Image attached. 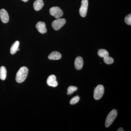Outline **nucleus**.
<instances>
[{
    "mask_svg": "<svg viewBox=\"0 0 131 131\" xmlns=\"http://www.w3.org/2000/svg\"><path fill=\"white\" fill-rule=\"evenodd\" d=\"M47 84L50 86L56 87L58 86L56 77L54 75H51L49 77L47 80Z\"/></svg>",
    "mask_w": 131,
    "mask_h": 131,
    "instance_id": "obj_7",
    "label": "nucleus"
},
{
    "mask_svg": "<svg viewBox=\"0 0 131 131\" xmlns=\"http://www.w3.org/2000/svg\"><path fill=\"white\" fill-rule=\"evenodd\" d=\"M61 57H62L61 54L57 51L52 52L48 56V58L50 60H59Z\"/></svg>",
    "mask_w": 131,
    "mask_h": 131,
    "instance_id": "obj_12",
    "label": "nucleus"
},
{
    "mask_svg": "<svg viewBox=\"0 0 131 131\" xmlns=\"http://www.w3.org/2000/svg\"><path fill=\"white\" fill-rule=\"evenodd\" d=\"M103 61L106 63L107 64H111L114 62V59L112 58L107 56L103 58Z\"/></svg>",
    "mask_w": 131,
    "mask_h": 131,
    "instance_id": "obj_16",
    "label": "nucleus"
},
{
    "mask_svg": "<svg viewBox=\"0 0 131 131\" xmlns=\"http://www.w3.org/2000/svg\"><path fill=\"white\" fill-rule=\"evenodd\" d=\"M50 13L56 18H59L63 15V12L58 7H53L50 9Z\"/></svg>",
    "mask_w": 131,
    "mask_h": 131,
    "instance_id": "obj_5",
    "label": "nucleus"
},
{
    "mask_svg": "<svg viewBox=\"0 0 131 131\" xmlns=\"http://www.w3.org/2000/svg\"><path fill=\"white\" fill-rule=\"evenodd\" d=\"M117 131H124V130L122 127H120L117 130Z\"/></svg>",
    "mask_w": 131,
    "mask_h": 131,
    "instance_id": "obj_20",
    "label": "nucleus"
},
{
    "mask_svg": "<svg viewBox=\"0 0 131 131\" xmlns=\"http://www.w3.org/2000/svg\"><path fill=\"white\" fill-rule=\"evenodd\" d=\"M43 0H36L33 4L34 8L35 11H38L40 10L44 6Z\"/></svg>",
    "mask_w": 131,
    "mask_h": 131,
    "instance_id": "obj_11",
    "label": "nucleus"
},
{
    "mask_svg": "<svg viewBox=\"0 0 131 131\" xmlns=\"http://www.w3.org/2000/svg\"><path fill=\"white\" fill-rule=\"evenodd\" d=\"M0 18L3 23L6 24L9 21V15L7 12L4 9L0 10Z\"/></svg>",
    "mask_w": 131,
    "mask_h": 131,
    "instance_id": "obj_8",
    "label": "nucleus"
},
{
    "mask_svg": "<svg viewBox=\"0 0 131 131\" xmlns=\"http://www.w3.org/2000/svg\"><path fill=\"white\" fill-rule=\"evenodd\" d=\"M117 115V112L115 109H113L109 113L106 120L105 125L106 127H108L112 125L116 118Z\"/></svg>",
    "mask_w": 131,
    "mask_h": 131,
    "instance_id": "obj_2",
    "label": "nucleus"
},
{
    "mask_svg": "<svg viewBox=\"0 0 131 131\" xmlns=\"http://www.w3.org/2000/svg\"><path fill=\"white\" fill-rule=\"evenodd\" d=\"M28 73V68L22 67L19 69L16 73V81L18 83H21L25 80Z\"/></svg>",
    "mask_w": 131,
    "mask_h": 131,
    "instance_id": "obj_1",
    "label": "nucleus"
},
{
    "mask_svg": "<svg viewBox=\"0 0 131 131\" xmlns=\"http://www.w3.org/2000/svg\"><path fill=\"white\" fill-rule=\"evenodd\" d=\"M88 7V1L82 0L81 5L80 9V14L82 17H85L86 16L87 11Z\"/></svg>",
    "mask_w": 131,
    "mask_h": 131,
    "instance_id": "obj_6",
    "label": "nucleus"
},
{
    "mask_svg": "<svg viewBox=\"0 0 131 131\" xmlns=\"http://www.w3.org/2000/svg\"><path fill=\"white\" fill-rule=\"evenodd\" d=\"M78 90L77 87L74 86H70L68 88L67 94L68 95H70L73 94L74 91H77Z\"/></svg>",
    "mask_w": 131,
    "mask_h": 131,
    "instance_id": "obj_17",
    "label": "nucleus"
},
{
    "mask_svg": "<svg viewBox=\"0 0 131 131\" xmlns=\"http://www.w3.org/2000/svg\"><path fill=\"white\" fill-rule=\"evenodd\" d=\"M74 64L75 68L78 70L81 69L83 65V61L81 57H78L75 59Z\"/></svg>",
    "mask_w": 131,
    "mask_h": 131,
    "instance_id": "obj_10",
    "label": "nucleus"
},
{
    "mask_svg": "<svg viewBox=\"0 0 131 131\" xmlns=\"http://www.w3.org/2000/svg\"><path fill=\"white\" fill-rule=\"evenodd\" d=\"M104 92V88L103 85H98L94 90V98L96 100H100L103 96Z\"/></svg>",
    "mask_w": 131,
    "mask_h": 131,
    "instance_id": "obj_3",
    "label": "nucleus"
},
{
    "mask_svg": "<svg viewBox=\"0 0 131 131\" xmlns=\"http://www.w3.org/2000/svg\"><path fill=\"white\" fill-rule=\"evenodd\" d=\"M6 76V69L4 66H2L0 68V79L2 80H5Z\"/></svg>",
    "mask_w": 131,
    "mask_h": 131,
    "instance_id": "obj_14",
    "label": "nucleus"
},
{
    "mask_svg": "<svg viewBox=\"0 0 131 131\" xmlns=\"http://www.w3.org/2000/svg\"><path fill=\"white\" fill-rule=\"evenodd\" d=\"M80 98L79 96H77L73 97L71 100L70 103L71 105H74L78 102L80 100Z\"/></svg>",
    "mask_w": 131,
    "mask_h": 131,
    "instance_id": "obj_18",
    "label": "nucleus"
},
{
    "mask_svg": "<svg viewBox=\"0 0 131 131\" xmlns=\"http://www.w3.org/2000/svg\"><path fill=\"white\" fill-rule=\"evenodd\" d=\"M66 23L64 18H57L52 23V26L55 30H58L62 28Z\"/></svg>",
    "mask_w": 131,
    "mask_h": 131,
    "instance_id": "obj_4",
    "label": "nucleus"
},
{
    "mask_svg": "<svg viewBox=\"0 0 131 131\" xmlns=\"http://www.w3.org/2000/svg\"><path fill=\"white\" fill-rule=\"evenodd\" d=\"M98 56L102 58H104L107 56H109V53L105 49H100L98 51Z\"/></svg>",
    "mask_w": 131,
    "mask_h": 131,
    "instance_id": "obj_15",
    "label": "nucleus"
},
{
    "mask_svg": "<svg viewBox=\"0 0 131 131\" xmlns=\"http://www.w3.org/2000/svg\"><path fill=\"white\" fill-rule=\"evenodd\" d=\"M36 27L38 31L42 34H44L47 32V29L45 22L39 21L36 25Z\"/></svg>",
    "mask_w": 131,
    "mask_h": 131,
    "instance_id": "obj_9",
    "label": "nucleus"
},
{
    "mask_svg": "<svg viewBox=\"0 0 131 131\" xmlns=\"http://www.w3.org/2000/svg\"><path fill=\"white\" fill-rule=\"evenodd\" d=\"M125 22L127 25H131V14H130L127 15L125 18Z\"/></svg>",
    "mask_w": 131,
    "mask_h": 131,
    "instance_id": "obj_19",
    "label": "nucleus"
},
{
    "mask_svg": "<svg viewBox=\"0 0 131 131\" xmlns=\"http://www.w3.org/2000/svg\"><path fill=\"white\" fill-rule=\"evenodd\" d=\"M21 1H23L24 2H27L28 1V0H21Z\"/></svg>",
    "mask_w": 131,
    "mask_h": 131,
    "instance_id": "obj_21",
    "label": "nucleus"
},
{
    "mask_svg": "<svg viewBox=\"0 0 131 131\" xmlns=\"http://www.w3.org/2000/svg\"><path fill=\"white\" fill-rule=\"evenodd\" d=\"M19 46V42L18 41H16L13 44L10 48V53L12 54H14L18 51Z\"/></svg>",
    "mask_w": 131,
    "mask_h": 131,
    "instance_id": "obj_13",
    "label": "nucleus"
}]
</instances>
